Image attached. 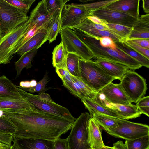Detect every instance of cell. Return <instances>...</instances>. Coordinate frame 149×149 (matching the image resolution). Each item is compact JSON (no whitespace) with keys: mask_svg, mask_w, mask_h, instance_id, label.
<instances>
[{"mask_svg":"<svg viewBox=\"0 0 149 149\" xmlns=\"http://www.w3.org/2000/svg\"><path fill=\"white\" fill-rule=\"evenodd\" d=\"M0 110V117L16 128L12 135L17 141L41 139L54 141L70 130L74 122L36 109L28 111Z\"/></svg>","mask_w":149,"mask_h":149,"instance_id":"obj_1","label":"cell"},{"mask_svg":"<svg viewBox=\"0 0 149 149\" xmlns=\"http://www.w3.org/2000/svg\"><path fill=\"white\" fill-rule=\"evenodd\" d=\"M75 33L92 52L94 58L102 59L125 65L134 70L142 67L136 60L118 49L116 50L101 46L99 38L88 34L73 28Z\"/></svg>","mask_w":149,"mask_h":149,"instance_id":"obj_2","label":"cell"},{"mask_svg":"<svg viewBox=\"0 0 149 149\" xmlns=\"http://www.w3.org/2000/svg\"><path fill=\"white\" fill-rule=\"evenodd\" d=\"M79 65L80 78L97 93L108 84L116 79L109 75L96 61L80 58Z\"/></svg>","mask_w":149,"mask_h":149,"instance_id":"obj_3","label":"cell"},{"mask_svg":"<svg viewBox=\"0 0 149 149\" xmlns=\"http://www.w3.org/2000/svg\"><path fill=\"white\" fill-rule=\"evenodd\" d=\"M28 20L11 29L0 38V64L10 63L28 28Z\"/></svg>","mask_w":149,"mask_h":149,"instance_id":"obj_4","label":"cell"},{"mask_svg":"<svg viewBox=\"0 0 149 149\" xmlns=\"http://www.w3.org/2000/svg\"><path fill=\"white\" fill-rule=\"evenodd\" d=\"M120 81L121 88L131 103L136 104L146 93L145 79L134 70H128Z\"/></svg>","mask_w":149,"mask_h":149,"instance_id":"obj_5","label":"cell"},{"mask_svg":"<svg viewBox=\"0 0 149 149\" xmlns=\"http://www.w3.org/2000/svg\"><path fill=\"white\" fill-rule=\"evenodd\" d=\"M91 118L85 112L76 118L66 138L69 149H91L88 142V126Z\"/></svg>","mask_w":149,"mask_h":149,"instance_id":"obj_6","label":"cell"},{"mask_svg":"<svg viewBox=\"0 0 149 149\" xmlns=\"http://www.w3.org/2000/svg\"><path fill=\"white\" fill-rule=\"evenodd\" d=\"M28 19L27 13L4 0H0V30L2 36Z\"/></svg>","mask_w":149,"mask_h":149,"instance_id":"obj_7","label":"cell"},{"mask_svg":"<svg viewBox=\"0 0 149 149\" xmlns=\"http://www.w3.org/2000/svg\"><path fill=\"white\" fill-rule=\"evenodd\" d=\"M16 86L21 97L28 101L37 110L70 120H75L76 118L72 116L68 109L65 107L54 101L50 102L41 100L37 95L27 92L19 86Z\"/></svg>","mask_w":149,"mask_h":149,"instance_id":"obj_8","label":"cell"},{"mask_svg":"<svg viewBox=\"0 0 149 149\" xmlns=\"http://www.w3.org/2000/svg\"><path fill=\"white\" fill-rule=\"evenodd\" d=\"M118 126L105 131L116 137L131 140L149 134V126L146 124L130 122L116 118Z\"/></svg>","mask_w":149,"mask_h":149,"instance_id":"obj_9","label":"cell"},{"mask_svg":"<svg viewBox=\"0 0 149 149\" xmlns=\"http://www.w3.org/2000/svg\"><path fill=\"white\" fill-rule=\"evenodd\" d=\"M59 33L61 42L68 53L76 54L80 58L85 60L94 58L92 52L73 30L70 28H63L61 29Z\"/></svg>","mask_w":149,"mask_h":149,"instance_id":"obj_10","label":"cell"},{"mask_svg":"<svg viewBox=\"0 0 149 149\" xmlns=\"http://www.w3.org/2000/svg\"><path fill=\"white\" fill-rule=\"evenodd\" d=\"M89 15V12L81 8L71 4H65L61 14V29H72L81 24Z\"/></svg>","mask_w":149,"mask_h":149,"instance_id":"obj_11","label":"cell"},{"mask_svg":"<svg viewBox=\"0 0 149 149\" xmlns=\"http://www.w3.org/2000/svg\"><path fill=\"white\" fill-rule=\"evenodd\" d=\"M89 13V15L96 16L108 23L120 24L131 28L138 19L125 13L105 7Z\"/></svg>","mask_w":149,"mask_h":149,"instance_id":"obj_12","label":"cell"},{"mask_svg":"<svg viewBox=\"0 0 149 149\" xmlns=\"http://www.w3.org/2000/svg\"><path fill=\"white\" fill-rule=\"evenodd\" d=\"M108 102L115 104L130 105L132 104L120 84L111 82L98 93Z\"/></svg>","mask_w":149,"mask_h":149,"instance_id":"obj_13","label":"cell"},{"mask_svg":"<svg viewBox=\"0 0 149 149\" xmlns=\"http://www.w3.org/2000/svg\"><path fill=\"white\" fill-rule=\"evenodd\" d=\"M52 17L47 9L45 0H42L38 3L31 11L29 17L27 29L35 25L40 28L47 26Z\"/></svg>","mask_w":149,"mask_h":149,"instance_id":"obj_14","label":"cell"},{"mask_svg":"<svg viewBox=\"0 0 149 149\" xmlns=\"http://www.w3.org/2000/svg\"><path fill=\"white\" fill-rule=\"evenodd\" d=\"M99 101L100 103L115 113L121 119L126 120L135 118L140 117L142 114L136 105L113 104L108 102L101 96Z\"/></svg>","mask_w":149,"mask_h":149,"instance_id":"obj_15","label":"cell"},{"mask_svg":"<svg viewBox=\"0 0 149 149\" xmlns=\"http://www.w3.org/2000/svg\"><path fill=\"white\" fill-rule=\"evenodd\" d=\"M139 0H116L105 8L126 14L137 19L139 17Z\"/></svg>","mask_w":149,"mask_h":149,"instance_id":"obj_16","label":"cell"},{"mask_svg":"<svg viewBox=\"0 0 149 149\" xmlns=\"http://www.w3.org/2000/svg\"><path fill=\"white\" fill-rule=\"evenodd\" d=\"M48 26L40 29L32 37L25 43L17 51V54L22 56L34 49H38L48 40Z\"/></svg>","mask_w":149,"mask_h":149,"instance_id":"obj_17","label":"cell"},{"mask_svg":"<svg viewBox=\"0 0 149 149\" xmlns=\"http://www.w3.org/2000/svg\"><path fill=\"white\" fill-rule=\"evenodd\" d=\"M88 143L91 149H100L104 147L100 130V126L91 118L88 126Z\"/></svg>","mask_w":149,"mask_h":149,"instance_id":"obj_18","label":"cell"},{"mask_svg":"<svg viewBox=\"0 0 149 149\" xmlns=\"http://www.w3.org/2000/svg\"><path fill=\"white\" fill-rule=\"evenodd\" d=\"M130 39H149V14L141 15L133 27L128 36Z\"/></svg>","mask_w":149,"mask_h":149,"instance_id":"obj_19","label":"cell"},{"mask_svg":"<svg viewBox=\"0 0 149 149\" xmlns=\"http://www.w3.org/2000/svg\"><path fill=\"white\" fill-rule=\"evenodd\" d=\"M73 28L77 29L88 34L94 37L98 38L104 36L110 37L115 42L123 41L121 38L110 31L100 30L96 29L93 26L92 22L87 18L81 24Z\"/></svg>","mask_w":149,"mask_h":149,"instance_id":"obj_20","label":"cell"},{"mask_svg":"<svg viewBox=\"0 0 149 149\" xmlns=\"http://www.w3.org/2000/svg\"><path fill=\"white\" fill-rule=\"evenodd\" d=\"M96 62L109 75L119 80L129 69L125 65L105 59H97Z\"/></svg>","mask_w":149,"mask_h":149,"instance_id":"obj_21","label":"cell"},{"mask_svg":"<svg viewBox=\"0 0 149 149\" xmlns=\"http://www.w3.org/2000/svg\"><path fill=\"white\" fill-rule=\"evenodd\" d=\"M21 98L16 86L5 76H0V99H17Z\"/></svg>","mask_w":149,"mask_h":149,"instance_id":"obj_22","label":"cell"},{"mask_svg":"<svg viewBox=\"0 0 149 149\" xmlns=\"http://www.w3.org/2000/svg\"><path fill=\"white\" fill-rule=\"evenodd\" d=\"M35 109L33 105L22 98L17 99H0V110L28 111Z\"/></svg>","mask_w":149,"mask_h":149,"instance_id":"obj_23","label":"cell"},{"mask_svg":"<svg viewBox=\"0 0 149 149\" xmlns=\"http://www.w3.org/2000/svg\"><path fill=\"white\" fill-rule=\"evenodd\" d=\"M81 100L85 107L89 111L91 117L94 113H98L120 118L117 114L107 107L94 100L84 98Z\"/></svg>","mask_w":149,"mask_h":149,"instance_id":"obj_24","label":"cell"},{"mask_svg":"<svg viewBox=\"0 0 149 149\" xmlns=\"http://www.w3.org/2000/svg\"><path fill=\"white\" fill-rule=\"evenodd\" d=\"M17 141L21 149H54V141L41 139H23Z\"/></svg>","mask_w":149,"mask_h":149,"instance_id":"obj_25","label":"cell"},{"mask_svg":"<svg viewBox=\"0 0 149 149\" xmlns=\"http://www.w3.org/2000/svg\"><path fill=\"white\" fill-rule=\"evenodd\" d=\"M116 47L138 62L142 66L149 68V59L132 49L123 41L115 42Z\"/></svg>","mask_w":149,"mask_h":149,"instance_id":"obj_26","label":"cell"},{"mask_svg":"<svg viewBox=\"0 0 149 149\" xmlns=\"http://www.w3.org/2000/svg\"><path fill=\"white\" fill-rule=\"evenodd\" d=\"M68 53L62 42H61L54 48L52 52L53 66L56 68L66 69V61Z\"/></svg>","mask_w":149,"mask_h":149,"instance_id":"obj_27","label":"cell"},{"mask_svg":"<svg viewBox=\"0 0 149 149\" xmlns=\"http://www.w3.org/2000/svg\"><path fill=\"white\" fill-rule=\"evenodd\" d=\"M37 50L38 49H34L26 52L15 63V70L17 71L16 78L19 76L22 70L24 68L28 69L32 67L31 62L36 54Z\"/></svg>","mask_w":149,"mask_h":149,"instance_id":"obj_28","label":"cell"},{"mask_svg":"<svg viewBox=\"0 0 149 149\" xmlns=\"http://www.w3.org/2000/svg\"><path fill=\"white\" fill-rule=\"evenodd\" d=\"M62 9L52 15L48 24L47 29L49 43L56 40L61 30V16Z\"/></svg>","mask_w":149,"mask_h":149,"instance_id":"obj_29","label":"cell"},{"mask_svg":"<svg viewBox=\"0 0 149 149\" xmlns=\"http://www.w3.org/2000/svg\"><path fill=\"white\" fill-rule=\"evenodd\" d=\"M91 117L93 118L105 131L118 126L116 117L98 113L94 114Z\"/></svg>","mask_w":149,"mask_h":149,"instance_id":"obj_30","label":"cell"},{"mask_svg":"<svg viewBox=\"0 0 149 149\" xmlns=\"http://www.w3.org/2000/svg\"><path fill=\"white\" fill-rule=\"evenodd\" d=\"M79 57L76 54L68 53L66 61V69L72 75L80 78L79 59Z\"/></svg>","mask_w":149,"mask_h":149,"instance_id":"obj_31","label":"cell"},{"mask_svg":"<svg viewBox=\"0 0 149 149\" xmlns=\"http://www.w3.org/2000/svg\"><path fill=\"white\" fill-rule=\"evenodd\" d=\"M106 26L109 31L120 38L123 41L128 38L132 30V28L118 24L107 23Z\"/></svg>","mask_w":149,"mask_h":149,"instance_id":"obj_32","label":"cell"},{"mask_svg":"<svg viewBox=\"0 0 149 149\" xmlns=\"http://www.w3.org/2000/svg\"><path fill=\"white\" fill-rule=\"evenodd\" d=\"M127 149H149V134L131 140H126Z\"/></svg>","mask_w":149,"mask_h":149,"instance_id":"obj_33","label":"cell"},{"mask_svg":"<svg viewBox=\"0 0 149 149\" xmlns=\"http://www.w3.org/2000/svg\"><path fill=\"white\" fill-rule=\"evenodd\" d=\"M71 78L77 84L84 98L93 100L96 97L98 93H96L82 81L80 78L71 75Z\"/></svg>","mask_w":149,"mask_h":149,"instance_id":"obj_34","label":"cell"},{"mask_svg":"<svg viewBox=\"0 0 149 149\" xmlns=\"http://www.w3.org/2000/svg\"><path fill=\"white\" fill-rule=\"evenodd\" d=\"M116 1V0H109L99 1L84 4L72 3L74 5L83 8L89 12L105 7Z\"/></svg>","mask_w":149,"mask_h":149,"instance_id":"obj_35","label":"cell"},{"mask_svg":"<svg viewBox=\"0 0 149 149\" xmlns=\"http://www.w3.org/2000/svg\"><path fill=\"white\" fill-rule=\"evenodd\" d=\"M68 0H45L47 9L52 16L62 9Z\"/></svg>","mask_w":149,"mask_h":149,"instance_id":"obj_36","label":"cell"},{"mask_svg":"<svg viewBox=\"0 0 149 149\" xmlns=\"http://www.w3.org/2000/svg\"><path fill=\"white\" fill-rule=\"evenodd\" d=\"M13 6L20 9L26 13L29 11L35 0H4Z\"/></svg>","mask_w":149,"mask_h":149,"instance_id":"obj_37","label":"cell"},{"mask_svg":"<svg viewBox=\"0 0 149 149\" xmlns=\"http://www.w3.org/2000/svg\"><path fill=\"white\" fill-rule=\"evenodd\" d=\"M49 81L47 72H46L43 78L37 83L35 86L26 88V91L30 93L44 92L46 90L51 89L50 88H45L47 84Z\"/></svg>","mask_w":149,"mask_h":149,"instance_id":"obj_38","label":"cell"},{"mask_svg":"<svg viewBox=\"0 0 149 149\" xmlns=\"http://www.w3.org/2000/svg\"><path fill=\"white\" fill-rule=\"evenodd\" d=\"M16 130V128L5 118L0 117V132L3 133L12 134Z\"/></svg>","mask_w":149,"mask_h":149,"instance_id":"obj_39","label":"cell"},{"mask_svg":"<svg viewBox=\"0 0 149 149\" xmlns=\"http://www.w3.org/2000/svg\"><path fill=\"white\" fill-rule=\"evenodd\" d=\"M136 105L142 114L149 116V96L143 97L138 102Z\"/></svg>","mask_w":149,"mask_h":149,"instance_id":"obj_40","label":"cell"},{"mask_svg":"<svg viewBox=\"0 0 149 149\" xmlns=\"http://www.w3.org/2000/svg\"><path fill=\"white\" fill-rule=\"evenodd\" d=\"M123 41L137 52L149 59V49L139 46L134 43L130 39H129Z\"/></svg>","mask_w":149,"mask_h":149,"instance_id":"obj_41","label":"cell"},{"mask_svg":"<svg viewBox=\"0 0 149 149\" xmlns=\"http://www.w3.org/2000/svg\"><path fill=\"white\" fill-rule=\"evenodd\" d=\"M43 28L39 27L35 25L30 29H27L23 37L21 39L20 46L18 49L25 43L34 36L40 29Z\"/></svg>","mask_w":149,"mask_h":149,"instance_id":"obj_42","label":"cell"},{"mask_svg":"<svg viewBox=\"0 0 149 149\" xmlns=\"http://www.w3.org/2000/svg\"><path fill=\"white\" fill-rule=\"evenodd\" d=\"M99 40L100 44L102 47L116 50L117 48L115 42L110 37L104 36L99 38Z\"/></svg>","mask_w":149,"mask_h":149,"instance_id":"obj_43","label":"cell"},{"mask_svg":"<svg viewBox=\"0 0 149 149\" xmlns=\"http://www.w3.org/2000/svg\"><path fill=\"white\" fill-rule=\"evenodd\" d=\"M54 149H69L66 138L62 139L60 137L55 140Z\"/></svg>","mask_w":149,"mask_h":149,"instance_id":"obj_44","label":"cell"},{"mask_svg":"<svg viewBox=\"0 0 149 149\" xmlns=\"http://www.w3.org/2000/svg\"><path fill=\"white\" fill-rule=\"evenodd\" d=\"M13 141V138L12 135L0 132V143L7 144L10 146Z\"/></svg>","mask_w":149,"mask_h":149,"instance_id":"obj_45","label":"cell"},{"mask_svg":"<svg viewBox=\"0 0 149 149\" xmlns=\"http://www.w3.org/2000/svg\"><path fill=\"white\" fill-rule=\"evenodd\" d=\"M130 40L139 46L149 49V39H134Z\"/></svg>","mask_w":149,"mask_h":149,"instance_id":"obj_46","label":"cell"},{"mask_svg":"<svg viewBox=\"0 0 149 149\" xmlns=\"http://www.w3.org/2000/svg\"><path fill=\"white\" fill-rule=\"evenodd\" d=\"M87 18L94 23L100 24L105 26H106V25L107 23L104 20L100 19L96 16L93 15H88L87 17Z\"/></svg>","mask_w":149,"mask_h":149,"instance_id":"obj_47","label":"cell"},{"mask_svg":"<svg viewBox=\"0 0 149 149\" xmlns=\"http://www.w3.org/2000/svg\"><path fill=\"white\" fill-rule=\"evenodd\" d=\"M36 81L34 80H32L29 81H22L20 83V86H19L21 88H29L30 87L35 86L37 84Z\"/></svg>","mask_w":149,"mask_h":149,"instance_id":"obj_48","label":"cell"},{"mask_svg":"<svg viewBox=\"0 0 149 149\" xmlns=\"http://www.w3.org/2000/svg\"><path fill=\"white\" fill-rule=\"evenodd\" d=\"M37 95L38 97L41 100L50 102H54L49 94L44 92L40 93L38 95Z\"/></svg>","mask_w":149,"mask_h":149,"instance_id":"obj_49","label":"cell"},{"mask_svg":"<svg viewBox=\"0 0 149 149\" xmlns=\"http://www.w3.org/2000/svg\"><path fill=\"white\" fill-rule=\"evenodd\" d=\"M56 71L59 77L61 79L64 77L65 74L68 71L66 69L57 68H56Z\"/></svg>","mask_w":149,"mask_h":149,"instance_id":"obj_50","label":"cell"},{"mask_svg":"<svg viewBox=\"0 0 149 149\" xmlns=\"http://www.w3.org/2000/svg\"><path fill=\"white\" fill-rule=\"evenodd\" d=\"M115 149H127L124 143L121 141L114 143L113 146Z\"/></svg>","mask_w":149,"mask_h":149,"instance_id":"obj_51","label":"cell"},{"mask_svg":"<svg viewBox=\"0 0 149 149\" xmlns=\"http://www.w3.org/2000/svg\"><path fill=\"white\" fill-rule=\"evenodd\" d=\"M143 8L144 11L147 14L149 13V0H143Z\"/></svg>","mask_w":149,"mask_h":149,"instance_id":"obj_52","label":"cell"},{"mask_svg":"<svg viewBox=\"0 0 149 149\" xmlns=\"http://www.w3.org/2000/svg\"><path fill=\"white\" fill-rule=\"evenodd\" d=\"M13 143L12 144L10 147V149H21L17 141L14 138H13Z\"/></svg>","mask_w":149,"mask_h":149,"instance_id":"obj_53","label":"cell"},{"mask_svg":"<svg viewBox=\"0 0 149 149\" xmlns=\"http://www.w3.org/2000/svg\"><path fill=\"white\" fill-rule=\"evenodd\" d=\"M10 147L7 144L0 143V149H10Z\"/></svg>","mask_w":149,"mask_h":149,"instance_id":"obj_54","label":"cell"},{"mask_svg":"<svg viewBox=\"0 0 149 149\" xmlns=\"http://www.w3.org/2000/svg\"><path fill=\"white\" fill-rule=\"evenodd\" d=\"M107 148L108 149H115L113 147H111L107 146Z\"/></svg>","mask_w":149,"mask_h":149,"instance_id":"obj_55","label":"cell"},{"mask_svg":"<svg viewBox=\"0 0 149 149\" xmlns=\"http://www.w3.org/2000/svg\"><path fill=\"white\" fill-rule=\"evenodd\" d=\"M100 149H108V148H107V146H105L104 147L102 148H101Z\"/></svg>","mask_w":149,"mask_h":149,"instance_id":"obj_56","label":"cell"},{"mask_svg":"<svg viewBox=\"0 0 149 149\" xmlns=\"http://www.w3.org/2000/svg\"><path fill=\"white\" fill-rule=\"evenodd\" d=\"M1 36H2L1 33V31L0 30V38L1 37Z\"/></svg>","mask_w":149,"mask_h":149,"instance_id":"obj_57","label":"cell"},{"mask_svg":"<svg viewBox=\"0 0 149 149\" xmlns=\"http://www.w3.org/2000/svg\"></svg>","mask_w":149,"mask_h":149,"instance_id":"obj_58","label":"cell"}]
</instances>
